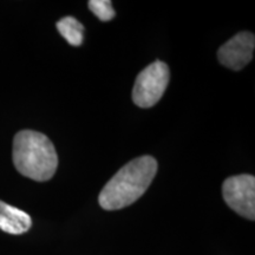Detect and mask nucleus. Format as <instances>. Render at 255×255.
Segmentation results:
<instances>
[{
  "label": "nucleus",
  "mask_w": 255,
  "mask_h": 255,
  "mask_svg": "<svg viewBox=\"0 0 255 255\" xmlns=\"http://www.w3.org/2000/svg\"><path fill=\"white\" fill-rule=\"evenodd\" d=\"M157 173V161L145 155L121 168L102 189L98 202L105 210H117L132 205L145 193Z\"/></svg>",
  "instance_id": "obj_1"
},
{
  "label": "nucleus",
  "mask_w": 255,
  "mask_h": 255,
  "mask_svg": "<svg viewBox=\"0 0 255 255\" xmlns=\"http://www.w3.org/2000/svg\"><path fill=\"white\" fill-rule=\"evenodd\" d=\"M13 163L23 176L44 182L55 175L58 155L49 137L33 130H23L13 139Z\"/></svg>",
  "instance_id": "obj_2"
},
{
  "label": "nucleus",
  "mask_w": 255,
  "mask_h": 255,
  "mask_svg": "<svg viewBox=\"0 0 255 255\" xmlns=\"http://www.w3.org/2000/svg\"><path fill=\"white\" fill-rule=\"evenodd\" d=\"M170 72L168 65L156 60L137 76L132 90V101L137 107L151 108L161 100L168 87Z\"/></svg>",
  "instance_id": "obj_3"
},
{
  "label": "nucleus",
  "mask_w": 255,
  "mask_h": 255,
  "mask_svg": "<svg viewBox=\"0 0 255 255\" xmlns=\"http://www.w3.org/2000/svg\"><path fill=\"white\" fill-rule=\"evenodd\" d=\"M223 199L239 215L248 220L255 219V177L237 175L228 177L222 187Z\"/></svg>",
  "instance_id": "obj_4"
},
{
  "label": "nucleus",
  "mask_w": 255,
  "mask_h": 255,
  "mask_svg": "<svg viewBox=\"0 0 255 255\" xmlns=\"http://www.w3.org/2000/svg\"><path fill=\"white\" fill-rule=\"evenodd\" d=\"M255 37L252 32H240L219 49L220 63L226 68L235 70L244 69L253 58Z\"/></svg>",
  "instance_id": "obj_5"
},
{
  "label": "nucleus",
  "mask_w": 255,
  "mask_h": 255,
  "mask_svg": "<svg viewBox=\"0 0 255 255\" xmlns=\"http://www.w3.org/2000/svg\"><path fill=\"white\" fill-rule=\"evenodd\" d=\"M32 227L31 216L24 210L0 200V229L8 234L20 235Z\"/></svg>",
  "instance_id": "obj_6"
},
{
  "label": "nucleus",
  "mask_w": 255,
  "mask_h": 255,
  "mask_svg": "<svg viewBox=\"0 0 255 255\" xmlns=\"http://www.w3.org/2000/svg\"><path fill=\"white\" fill-rule=\"evenodd\" d=\"M57 30L72 46H79L84 39V26L73 17H64L57 23Z\"/></svg>",
  "instance_id": "obj_7"
},
{
  "label": "nucleus",
  "mask_w": 255,
  "mask_h": 255,
  "mask_svg": "<svg viewBox=\"0 0 255 255\" xmlns=\"http://www.w3.org/2000/svg\"><path fill=\"white\" fill-rule=\"evenodd\" d=\"M89 8L102 21H109L116 15L110 0H91L89 1Z\"/></svg>",
  "instance_id": "obj_8"
}]
</instances>
